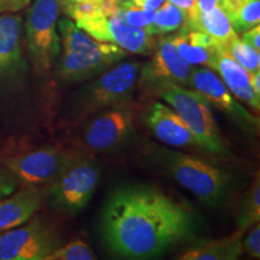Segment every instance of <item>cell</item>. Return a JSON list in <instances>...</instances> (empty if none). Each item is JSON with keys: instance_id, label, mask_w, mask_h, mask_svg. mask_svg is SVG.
Returning a JSON list of instances; mask_svg holds the SVG:
<instances>
[{"instance_id": "44dd1931", "label": "cell", "mask_w": 260, "mask_h": 260, "mask_svg": "<svg viewBox=\"0 0 260 260\" xmlns=\"http://www.w3.org/2000/svg\"><path fill=\"white\" fill-rule=\"evenodd\" d=\"M154 12V29L157 34L178 30L187 21V12L170 2H164V4Z\"/></svg>"}, {"instance_id": "ffe728a7", "label": "cell", "mask_w": 260, "mask_h": 260, "mask_svg": "<svg viewBox=\"0 0 260 260\" xmlns=\"http://www.w3.org/2000/svg\"><path fill=\"white\" fill-rule=\"evenodd\" d=\"M239 230L234 235L226 239L217 240V241L207 242L195 248L183 253L180 256L181 260H234L241 255L243 235Z\"/></svg>"}, {"instance_id": "1f68e13d", "label": "cell", "mask_w": 260, "mask_h": 260, "mask_svg": "<svg viewBox=\"0 0 260 260\" xmlns=\"http://www.w3.org/2000/svg\"><path fill=\"white\" fill-rule=\"evenodd\" d=\"M164 2L165 0H132L133 4L138 6V8L152 10V11H155V10L160 8L164 4Z\"/></svg>"}, {"instance_id": "d6a6232c", "label": "cell", "mask_w": 260, "mask_h": 260, "mask_svg": "<svg viewBox=\"0 0 260 260\" xmlns=\"http://www.w3.org/2000/svg\"><path fill=\"white\" fill-rule=\"evenodd\" d=\"M168 2H170L171 4L176 5V6H178V8H181L182 10H184L188 15L194 8L195 0H168Z\"/></svg>"}, {"instance_id": "30bf717a", "label": "cell", "mask_w": 260, "mask_h": 260, "mask_svg": "<svg viewBox=\"0 0 260 260\" xmlns=\"http://www.w3.org/2000/svg\"><path fill=\"white\" fill-rule=\"evenodd\" d=\"M75 24L95 40L115 44L130 53L147 56L157 46L154 35L126 23L119 10L113 15L99 14Z\"/></svg>"}, {"instance_id": "d6986e66", "label": "cell", "mask_w": 260, "mask_h": 260, "mask_svg": "<svg viewBox=\"0 0 260 260\" xmlns=\"http://www.w3.org/2000/svg\"><path fill=\"white\" fill-rule=\"evenodd\" d=\"M183 27L207 34L217 45V48L222 51L225 50L228 42L237 35L225 12L219 8V5L207 12H199L191 17H187Z\"/></svg>"}, {"instance_id": "6da1fadb", "label": "cell", "mask_w": 260, "mask_h": 260, "mask_svg": "<svg viewBox=\"0 0 260 260\" xmlns=\"http://www.w3.org/2000/svg\"><path fill=\"white\" fill-rule=\"evenodd\" d=\"M194 217L186 206L161 191L144 187L116 190L103 212L107 246L129 259H148L191 233Z\"/></svg>"}, {"instance_id": "cb8c5ba5", "label": "cell", "mask_w": 260, "mask_h": 260, "mask_svg": "<svg viewBox=\"0 0 260 260\" xmlns=\"http://www.w3.org/2000/svg\"><path fill=\"white\" fill-rule=\"evenodd\" d=\"M119 11L126 23L136 28L144 29L151 35H157L154 29L155 12L152 10H145L134 5L132 0H121Z\"/></svg>"}, {"instance_id": "7c38bea8", "label": "cell", "mask_w": 260, "mask_h": 260, "mask_svg": "<svg viewBox=\"0 0 260 260\" xmlns=\"http://www.w3.org/2000/svg\"><path fill=\"white\" fill-rule=\"evenodd\" d=\"M154 50L152 59L142 65L139 82L157 87L159 90L169 84H189L193 67L180 56L171 37L161 38Z\"/></svg>"}, {"instance_id": "83f0119b", "label": "cell", "mask_w": 260, "mask_h": 260, "mask_svg": "<svg viewBox=\"0 0 260 260\" xmlns=\"http://www.w3.org/2000/svg\"><path fill=\"white\" fill-rule=\"evenodd\" d=\"M17 180L6 168L0 167V200L9 197L16 190Z\"/></svg>"}, {"instance_id": "f1b7e54d", "label": "cell", "mask_w": 260, "mask_h": 260, "mask_svg": "<svg viewBox=\"0 0 260 260\" xmlns=\"http://www.w3.org/2000/svg\"><path fill=\"white\" fill-rule=\"evenodd\" d=\"M31 0H0V15L15 14L30 5Z\"/></svg>"}, {"instance_id": "4fadbf2b", "label": "cell", "mask_w": 260, "mask_h": 260, "mask_svg": "<svg viewBox=\"0 0 260 260\" xmlns=\"http://www.w3.org/2000/svg\"><path fill=\"white\" fill-rule=\"evenodd\" d=\"M189 84L200 93L210 105L226 112L237 122L242 123L246 128H258V118L251 115L241 104L237 103L220 77L213 73L209 68L193 69L190 75Z\"/></svg>"}, {"instance_id": "7a4b0ae2", "label": "cell", "mask_w": 260, "mask_h": 260, "mask_svg": "<svg viewBox=\"0 0 260 260\" xmlns=\"http://www.w3.org/2000/svg\"><path fill=\"white\" fill-rule=\"evenodd\" d=\"M57 28L63 48L57 58V75L67 82L96 76L126 56L122 47L95 40L70 18L58 19Z\"/></svg>"}, {"instance_id": "603a6c76", "label": "cell", "mask_w": 260, "mask_h": 260, "mask_svg": "<svg viewBox=\"0 0 260 260\" xmlns=\"http://www.w3.org/2000/svg\"><path fill=\"white\" fill-rule=\"evenodd\" d=\"M226 16L235 32L248 30L259 24L260 2L259 0H245Z\"/></svg>"}, {"instance_id": "836d02e7", "label": "cell", "mask_w": 260, "mask_h": 260, "mask_svg": "<svg viewBox=\"0 0 260 260\" xmlns=\"http://www.w3.org/2000/svg\"><path fill=\"white\" fill-rule=\"evenodd\" d=\"M249 80H251L252 89L254 90L256 95L260 96V69L254 71V73H251V75H249Z\"/></svg>"}, {"instance_id": "9c48e42d", "label": "cell", "mask_w": 260, "mask_h": 260, "mask_svg": "<svg viewBox=\"0 0 260 260\" xmlns=\"http://www.w3.org/2000/svg\"><path fill=\"white\" fill-rule=\"evenodd\" d=\"M59 246L53 228L34 219L0 234V260H45Z\"/></svg>"}, {"instance_id": "5b68a950", "label": "cell", "mask_w": 260, "mask_h": 260, "mask_svg": "<svg viewBox=\"0 0 260 260\" xmlns=\"http://www.w3.org/2000/svg\"><path fill=\"white\" fill-rule=\"evenodd\" d=\"M61 0H34L25 21V39L32 64L40 74L47 73L60 54L57 23Z\"/></svg>"}, {"instance_id": "ba28073f", "label": "cell", "mask_w": 260, "mask_h": 260, "mask_svg": "<svg viewBox=\"0 0 260 260\" xmlns=\"http://www.w3.org/2000/svg\"><path fill=\"white\" fill-rule=\"evenodd\" d=\"M71 152L58 147H42L6 159L5 168L29 187L50 184L76 160Z\"/></svg>"}, {"instance_id": "e0dca14e", "label": "cell", "mask_w": 260, "mask_h": 260, "mask_svg": "<svg viewBox=\"0 0 260 260\" xmlns=\"http://www.w3.org/2000/svg\"><path fill=\"white\" fill-rule=\"evenodd\" d=\"M22 17L0 15V76L15 73L23 65L22 57Z\"/></svg>"}, {"instance_id": "5bb4252c", "label": "cell", "mask_w": 260, "mask_h": 260, "mask_svg": "<svg viewBox=\"0 0 260 260\" xmlns=\"http://www.w3.org/2000/svg\"><path fill=\"white\" fill-rule=\"evenodd\" d=\"M149 130L159 141L172 147L199 146L193 133L174 110L162 103H154L146 117Z\"/></svg>"}, {"instance_id": "9a60e30c", "label": "cell", "mask_w": 260, "mask_h": 260, "mask_svg": "<svg viewBox=\"0 0 260 260\" xmlns=\"http://www.w3.org/2000/svg\"><path fill=\"white\" fill-rule=\"evenodd\" d=\"M212 70L218 71L220 79L234 96L259 111L260 96L256 95L251 87V73L242 68L226 51H218Z\"/></svg>"}, {"instance_id": "484cf974", "label": "cell", "mask_w": 260, "mask_h": 260, "mask_svg": "<svg viewBox=\"0 0 260 260\" xmlns=\"http://www.w3.org/2000/svg\"><path fill=\"white\" fill-rule=\"evenodd\" d=\"M95 258L94 252L86 242L76 240L59 246L45 260H94Z\"/></svg>"}, {"instance_id": "ac0fdd59", "label": "cell", "mask_w": 260, "mask_h": 260, "mask_svg": "<svg viewBox=\"0 0 260 260\" xmlns=\"http://www.w3.org/2000/svg\"><path fill=\"white\" fill-rule=\"evenodd\" d=\"M172 42L180 56L190 65H205L213 69L218 48L209 35L200 30L182 27L178 34L172 35Z\"/></svg>"}, {"instance_id": "e575fe53", "label": "cell", "mask_w": 260, "mask_h": 260, "mask_svg": "<svg viewBox=\"0 0 260 260\" xmlns=\"http://www.w3.org/2000/svg\"><path fill=\"white\" fill-rule=\"evenodd\" d=\"M79 2H102V0H61V3H79Z\"/></svg>"}, {"instance_id": "8992f818", "label": "cell", "mask_w": 260, "mask_h": 260, "mask_svg": "<svg viewBox=\"0 0 260 260\" xmlns=\"http://www.w3.org/2000/svg\"><path fill=\"white\" fill-rule=\"evenodd\" d=\"M165 164L172 177L201 201L217 204L226 187V175L193 155L176 151L164 152Z\"/></svg>"}, {"instance_id": "52a82bcc", "label": "cell", "mask_w": 260, "mask_h": 260, "mask_svg": "<svg viewBox=\"0 0 260 260\" xmlns=\"http://www.w3.org/2000/svg\"><path fill=\"white\" fill-rule=\"evenodd\" d=\"M100 181L96 162L77 158L56 181L50 183L48 199L53 207L69 213L86 207Z\"/></svg>"}, {"instance_id": "4316f807", "label": "cell", "mask_w": 260, "mask_h": 260, "mask_svg": "<svg viewBox=\"0 0 260 260\" xmlns=\"http://www.w3.org/2000/svg\"><path fill=\"white\" fill-rule=\"evenodd\" d=\"M242 251L252 258H260V225L259 222L253 224L251 232L242 241Z\"/></svg>"}, {"instance_id": "f546056e", "label": "cell", "mask_w": 260, "mask_h": 260, "mask_svg": "<svg viewBox=\"0 0 260 260\" xmlns=\"http://www.w3.org/2000/svg\"><path fill=\"white\" fill-rule=\"evenodd\" d=\"M242 37L241 40L245 41L246 44H248L249 46L255 48L256 51L260 50V27L259 24L254 25L248 30L241 32Z\"/></svg>"}, {"instance_id": "7402d4cb", "label": "cell", "mask_w": 260, "mask_h": 260, "mask_svg": "<svg viewBox=\"0 0 260 260\" xmlns=\"http://www.w3.org/2000/svg\"><path fill=\"white\" fill-rule=\"evenodd\" d=\"M260 219V184L259 176L256 175L255 180L253 181L251 188L247 191L245 199L240 210L237 225L239 230L246 232L249 226L259 222Z\"/></svg>"}, {"instance_id": "8fae6325", "label": "cell", "mask_w": 260, "mask_h": 260, "mask_svg": "<svg viewBox=\"0 0 260 260\" xmlns=\"http://www.w3.org/2000/svg\"><path fill=\"white\" fill-rule=\"evenodd\" d=\"M83 128V141L96 152L118 147L134 129L135 111L128 103L94 113Z\"/></svg>"}, {"instance_id": "3957f363", "label": "cell", "mask_w": 260, "mask_h": 260, "mask_svg": "<svg viewBox=\"0 0 260 260\" xmlns=\"http://www.w3.org/2000/svg\"><path fill=\"white\" fill-rule=\"evenodd\" d=\"M141 68L140 61H125L113 64L99 75L96 80L81 90V96L75 100L74 121L84 119L102 110L128 103L139 83Z\"/></svg>"}, {"instance_id": "d4e9b609", "label": "cell", "mask_w": 260, "mask_h": 260, "mask_svg": "<svg viewBox=\"0 0 260 260\" xmlns=\"http://www.w3.org/2000/svg\"><path fill=\"white\" fill-rule=\"evenodd\" d=\"M224 51H226L237 63L249 73H254L260 69L259 51L242 41L241 38H239L237 35L228 42Z\"/></svg>"}, {"instance_id": "4dcf8cb0", "label": "cell", "mask_w": 260, "mask_h": 260, "mask_svg": "<svg viewBox=\"0 0 260 260\" xmlns=\"http://www.w3.org/2000/svg\"><path fill=\"white\" fill-rule=\"evenodd\" d=\"M217 5H218V0H195L194 8L187 15V17H191V16L199 14V12L210 11V10L216 8Z\"/></svg>"}, {"instance_id": "2e32d148", "label": "cell", "mask_w": 260, "mask_h": 260, "mask_svg": "<svg viewBox=\"0 0 260 260\" xmlns=\"http://www.w3.org/2000/svg\"><path fill=\"white\" fill-rule=\"evenodd\" d=\"M42 195L34 187L12 193L0 200V232L23 225L41 207Z\"/></svg>"}, {"instance_id": "277c9868", "label": "cell", "mask_w": 260, "mask_h": 260, "mask_svg": "<svg viewBox=\"0 0 260 260\" xmlns=\"http://www.w3.org/2000/svg\"><path fill=\"white\" fill-rule=\"evenodd\" d=\"M159 92L161 99L171 106V109L181 117L184 124L193 133L199 147L211 153H226L218 126L211 112L210 104L200 93L178 84H169L162 87Z\"/></svg>"}]
</instances>
